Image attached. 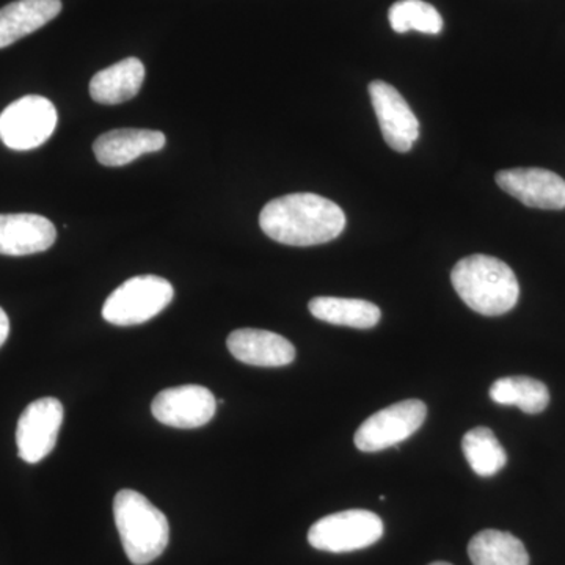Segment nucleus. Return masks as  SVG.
<instances>
[{
	"label": "nucleus",
	"instance_id": "5",
	"mask_svg": "<svg viewBox=\"0 0 565 565\" xmlns=\"http://www.w3.org/2000/svg\"><path fill=\"white\" fill-rule=\"evenodd\" d=\"M382 535L381 516L364 509H351L318 520L308 531V542L321 552L349 553L374 545Z\"/></svg>",
	"mask_w": 565,
	"mask_h": 565
},
{
	"label": "nucleus",
	"instance_id": "15",
	"mask_svg": "<svg viewBox=\"0 0 565 565\" xmlns=\"http://www.w3.org/2000/svg\"><path fill=\"white\" fill-rule=\"evenodd\" d=\"M62 0H17L0 9V50L44 28L61 14Z\"/></svg>",
	"mask_w": 565,
	"mask_h": 565
},
{
	"label": "nucleus",
	"instance_id": "8",
	"mask_svg": "<svg viewBox=\"0 0 565 565\" xmlns=\"http://www.w3.org/2000/svg\"><path fill=\"white\" fill-rule=\"evenodd\" d=\"M63 424V405L55 397H41L25 407L18 422V455L28 463H39L57 445Z\"/></svg>",
	"mask_w": 565,
	"mask_h": 565
},
{
	"label": "nucleus",
	"instance_id": "2",
	"mask_svg": "<svg viewBox=\"0 0 565 565\" xmlns=\"http://www.w3.org/2000/svg\"><path fill=\"white\" fill-rule=\"evenodd\" d=\"M451 282L460 299L482 316L509 313L519 302L520 286L514 270L493 256L460 259L452 269Z\"/></svg>",
	"mask_w": 565,
	"mask_h": 565
},
{
	"label": "nucleus",
	"instance_id": "16",
	"mask_svg": "<svg viewBox=\"0 0 565 565\" xmlns=\"http://www.w3.org/2000/svg\"><path fill=\"white\" fill-rule=\"evenodd\" d=\"M143 81V63L136 57L125 58L93 76L90 82L93 102L106 104V106L129 102L140 92Z\"/></svg>",
	"mask_w": 565,
	"mask_h": 565
},
{
	"label": "nucleus",
	"instance_id": "18",
	"mask_svg": "<svg viewBox=\"0 0 565 565\" xmlns=\"http://www.w3.org/2000/svg\"><path fill=\"white\" fill-rule=\"evenodd\" d=\"M473 565H530L525 545L505 531L484 530L468 544Z\"/></svg>",
	"mask_w": 565,
	"mask_h": 565
},
{
	"label": "nucleus",
	"instance_id": "13",
	"mask_svg": "<svg viewBox=\"0 0 565 565\" xmlns=\"http://www.w3.org/2000/svg\"><path fill=\"white\" fill-rule=\"evenodd\" d=\"M234 359L250 366L280 367L296 360V348L281 334L259 329H239L226 340Z\"/></svg>",
	"mask_w": 565,
	"mask_h": 565
},
{
	"label": "nucleus",
	"instance_id": "12",
	"mask_svg": "<svg viewBox=\"0 0 565 565\" xmlns=\"http://www.w3.org/2000/svg\"><path fill=\"white\" fill-rule=\"evenodd\" d=\"M57 230L39 214H0V255L28 256L50 250Z\"/></svg>",
	"mask_w": 565,
	"mask_h": 565
},
{
	"label": "nucleus",
	"instance_id": "11",
	"mask_svg": "<svg viewBox=\"0 0 565 565\" xmlns=\"http://www.w3.org/2000/svg\"><path fill=\"white\" fill-rule=\"evenodd\" d=\"M497 184L520 203L535 210H565V180L545 169H512L498 172Z\"/></svg>",
	"mask_w": 565,
	"mask_h": 565
},
{
	"label": "nucleus",
	"instance_id": "3",
	"mask_svg": "<svg viewBox=\"0 0 565 565\" xmlns=\"http://www.w3.org/2000/svg\"><path fill=\"white\" fill-rule=\"evenodd\" d=\"M115 525L126 556L134 565H147L166 552L170 539L167 516L143 494L122 489L115 494Z\"/></svg>",
	"mask_w": 565,
	"mask_h": 565
},
{
	"label": "nucleus",
	"instance_id": "4",
	"mask_svg": "<svg viewBox=\"0 0 565 565\" xmlns=\"http://www.w3.org/2000/svg\"><path fill=\"white\" fill-rule=\"evenodd\" d=\"M174 297L172 282L158 275L129 278L107 297L103 318L118 327L140 326L162 313Z\"/></svg>",
	"mask_w": 565,
	"mask_h": 565
},
{
	"label": "nucleus",
	"instance_id": "14",
	"mask_svg": "<svg viewBox=\"0 0 565 565\" xmlns=\"http://www.w3.org/2000/svg\"><path fill=\"white\" fill-rule=\"evenodd\" d=\"M166 147V136L150 129H117L103 134L93 145L96 159L106 167H122L148 152Z\"/></svg>",
	"mask_w": 565,
	"mask_h": 565
},
{
	"label": "nucleus",
	"instance_id": "6",
	"mask_svg": "<svg viewBox=\"0 0 565 565\" xmlns=\"http://www.w3.org/2000/svg\"><path fill=\"white\" fill-rule=\"evenodd\" d=\"M57 121V109L50 99L24 96L0 114V140L10 150H35L51 139Z\"/></svg>",
	"mask_w": 565,
	"mask_h": 565
},
{
	"label": "nucleus",
	"instance_id": "22",
	"mask_svg": "<svg viewBox=\"0 0 565 565\" xmlns=\"http://www.w3.org/2000/svg\"><path fill=\"white\" fill-rule=\"evenodd\" d=\"M10 334V319L6 311L0 308V348L6 344L7 338Z\"/></svg>",
	"mask_w": 565,
	"mask_h": 565
},
{
	"label": "nucleus",
	"instance_id": "19",
	"mask_svg": "<svg viewBox=\"0 0 565 565\" xmlns=\"http://www.w3.org/2000/svg\"><path fill=\"white\" fill-rule=\"evenodd\" d=\"M493 403L515 405L525 414L535 415L544 412L550 404V392L544 382L533 377H503L490 388Z\"/></svg>",
	"mask_w": 565,
	"mask_h": 565
},
{
	"label": "nucleus",
	"instance_id": "10",
	"mask_svg": "<svg viewBox=\"0 0 565 565\" xmlns=\"http://www.w3.org/2000/svg\"><path fill=\"white\" fill-rule=\"evenodd\" d=\"M370 96L386 145L397 152L411 151L419 137V122L403 95L393 85L374 81Z\"/></svg>",
	"mask_w": 565,
	"mask_h": 565
},
{
	"label": "nucleus",
	"instance_id": "7",
	"mask_svg": "<svg viewBox=\"0 0 565 565\" xmlns=\"http://www.w3.org/2000/svg\"><path fill=\"white\" fill-rule=\"evenodd\" d=\"M427 407L423 401H401L371 415L355 434V446L363 452H379L403 444L418 433L426 422Z\"/></svg>",
	"mask_w": 565,
	"mask_h": 565
},
{
	"label": "nucleus",
	"instance_id": "1",
	"mask_svg": "<svg viewBox=\"0 0 565 565\" xmlns=\"http://www.w3.org/2000/svg\"><path fill=\"white\" fill-rule=\"evenodd\" d=\"M259 226L275 243L311 247L337 239L345 228L343 210L316 193H291L263 207Z\"/></svg>",
	"mask_w": 565,
	"mask_h": 565
},
{
	"label": "nucleus",
	"instance_id": "9",
	"mask_svg": "<svg viewBox=\"0 0 565 565\" xmlns=\"http://www.w3.org/2000/svg\"><path fill=\"white\" fill-rule=\"evenodd\" d=\"M217 401L210 390L200 385L167 388L154 397L152 416L166 426L177 429H196L214 418Z\"/></svg>",
	"mask_w": 565,
	"mask_h": 565
},
{
	"label": "nucleus",
	"instance_id": "21",
	"mask_svg": "<svg viewBox=\"0 0 565 565\" xmlns=\"http://www.w3.org/2000/svg\"><path fill=\"white\" fill-rule=\"evenodd\" d=\"M390 24L396 33L411 31L438 35L444 31V18L424 0H399L388 11Z\"/></svg>",
	"mask_w": 565,
	"mask_h": 565
},
{
	"label": "nucleus",
	"instance_id": "23",
	"mask_svg": "<svg viewBox=\"0 0 565 565\" xmlns=\"http://www.w3.org/2000/svg\"><path fill=\"white\" fill-rule=\"evenodd\" d=\"M430 565H452V564H448V563H434V564H430Z\"/></svg>",
	"mask_w": 565,
	"mask_h": 565
},
{
	"label": "nucleus",
	"instance_id": "17",
	"mask_svg": "<svg viewBox=\"0 0 565 565\" xmlns=\"http://www.w3.org/2000/svg\"><path fill=\"white\" fill-rule=\"evenodd\" d=\"M310 313L319 321L352 329H373L381 321V308L360 299L341 297H316L311 300Z\"/></svg>",
	"mask_w": 565,
	"mask_h": 565
},
{
	"label": "nucleus",
	"instance_id": "20",
	"mask_svg": "<svg viewBox=\"0 0 565 565\" xmlns=\"http://www.w3.org/2000/svg\"><path fill=\"white\" fill-rule=\"evenodd\" d=\"M462 449L471 470L482 478L500 473L508 462L503 446L489 427H475L465 434Z\"/></svg>",
	"mask_w": 565,
	"mask_h": 565
}]
</instances>
